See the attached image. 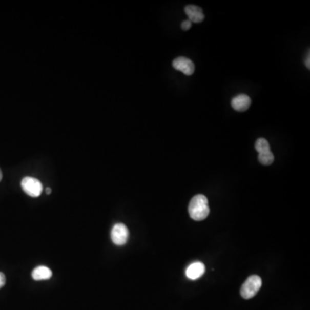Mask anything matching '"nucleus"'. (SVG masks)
Instances as JSON below:
<instances>
[{
    "instance_id": "1",
    "label": "nucleus",
    "mask_w": 310,
    "mask_h": 310,
    "mask_svg": "<svg viewBox=\"0 0 310 310\" xmlns=\"http://www.w3.org/2000/svg\"><path fill=\"white\" fill-rule=\"evenodd\" d=\"M191 218L195 221H202L207 218L210 214V207L207 197L203 195H197L192 197L188 207Z\"/></svg>"
},
{
    "instance_id": "2",
    "label": "nucleus",
    "mask_w": 310,
    "mask_h": 310,
    "mask_svg": "<svg viewBox=\"0 0 310 310\" xmlns=\"http://www.w3.org/2000/svg\"><path fill=\"white\" fill-rule=\"evenodd\" d=\"M261 278L257 275L250 276L240 288V295L244 299H251L256 296L261 288Z\"/></svg>"
},
{
    "instance_id": "3",
    "label": "nucleus",
    "mask_w": 310,
    "mask_h": 310,
    "mask_svg": "<svg viewBox=\"0 0 310 310\" xmlns=\"http://www.w3.org/2000/svg\"><path fill=\"white\" fill-rule=\"evenodd\" d=\"M24 192L30 197H37L43 192V184L37 178L25 177L21 182Z\"/></svg>"
},
{
    "instance_id": "4",
    "label": "nucleus",
    "mask_w": 310,
    "mask_h": 310,
    "mask_svg": "<svg viewBox=\"0 0 310 310\" xmlns=\"http://www.w3.org/2000/svg\"><path fill=\"white\" fill-rule=\"evenodd\" d=\"M129 230L123 223H116L111 230V240L116 245H123L129 239Z\"/></svg>"
},
{
    "instance_id": "5",
    "label": "nucleus",
    "mask_w": 310,
    "mask_h": 310,
    "mask_svg": "<svg viewBox=\"0 0 310 310\" xmlns=\"http://www.w3.org/2000/svg\"><path fill=\"white\" fill-rule=\"evenodd\" d=\"M173 68L176 70L180 71L185 75H192L194 73V63L185 57H178L176 58L173 62Z\"/></svg>"
},
{
    "instance_id": "6",
    "label": "nucleus",
    "mask_w": 310,
    "mask_h": 310,
    "mask_svg": "<svg viewBox=\"0 0 310 310\" xmlns=\"http://www.w3.org/2000/svg\"><path fill=\"white\" fill-rule=\"evenodd\" d=\"M204 272V264L201 262H194L187 267L185 272L186 277L191 280H197L203 275Z\"/></svg>"
},
{
    "instance_id": "7",
    "label": "nucleus",
    "mask_w": 310,
    "mask_h": 310,
    "mask_svg": "<svg viewBox=\"0 0 310 310\" xmlns=\"http://www.w3.org/2000/svg\"><path fill=\"white\" fill-rule=\"evenodd\" d=\"M251 102V98L248 97L247 95L240 94L233 98L231 105L235 111L242 112L250 107Z\"/></svg>"
},
{
    "instance_id": "8",
    "label": "nucleus",
    "mask_w": 310,
    "mask_h": 310,
    "mask_svg": "<svg viewBox=\"0 0 310 310\" xmlns=\"http://www.w3.org/2000/svg\"><path fill=\"white\" fill-rule=\"evenodd\" d=\"M184 11H185L186 15L189 17V21L192 23L198 24V23L202 22V20L204 19V15H203L202 9L198 6L190 5V6H186Z\"/></svg>"
},
{
    "instance_id": "9",
    "label": "nucleus",
    "mask_w": 310,
    "mask_h": 310,
    "mask_svg": "<svg viewBox=\"0 0 310 310\" xmlns=\"http://www.w3.org/2000/svg\"><path fill=\"white\" fill-rule=\"evenodd\" d=\"M52 277V271L49 267L40 265L35 268L32 272V278L34 280H47Z\"/></svg>"
},
{
    "instance_id": "10",
    "label": "nucleus",
    "mask_w": 310,
    "mask_h": 310,
    "mask_svg": "<svg viewBox=\"0 0 310 310\" xmlns=\"http://www.w3.org/2000/svg\"><path fill=\"white\" fill-rule=\"evenodd\" d=\"M255 149L259 154L271 151L270 144L264 138H259L255 143Z\"/></svg>"
},
{
    "instance_id": "11",
    "label": "nucleus",
    "mask_w": 310,
    "mask_h": 310,
    "mask_svg": "<svg viewBox=\"0 0 310 310\" xmlns=\"http://www.w3.org/2000/svg\"><path fill=\"white\" fill-rule=\"evenodd\" d=\"M259 161L264 166H270L273 164L274 161V155H273L272 151L265 152V153H262V154H259Z\"/></svg>"
},
{
    "instance_id": "12",
    "label": "nucleus",
    "mask_w": 310,
    "mask_h": 310,
    "mask_svg": "<svg viewBox=\"0 0 310 310\" xmlns=\"http://www.w3.org/2000/svg\"><path fill=\"white\" fill-rule=\"evenodd\" d=\"M192 23L189 20H185V21H183L182 23V25H181V28L183 29V30H188L192 28Z\"/></svg>"
},
{
    "instance_id": "13",
    "label": "nucleus",
    "mask_w": 310,
    "mask_h": 310,
    "mask_svg": "<svg viewBox=\"0 0 310 310\" xmlns=\"http://www.w3.org/2000/svg\"><path fill=\"white\" fill-rule=\"evenodd\" d=\"M6 276L3 273H0V288L4 287V285L6 284Z\"/></svg>"
},
{
    "instance_id": "14",
    "label": "nucleus",
    "mask_w": 310,
    "mask_h": 310,
    "mask_svg": "<svg viewBox=\"0 0 310 310\" xmlns=\"http://www.w3.org/2000/svg\"><path fill=\"white\" fill-rule=\"evenodd\" d=\"M310 59L309 53H307V58H306V59H305V64H306V67H307V68H308V69H309V68H310V63H309L310 59Z\"/></svg>"
},
{
    "instance_id": "15",
    "label": "nucleus",
    "mask_w": 310,
    "mask_h": 310,
    "mask_svg": "<svg viewBox=\"0 0 310 310\" xmlns=\"http://www.w3.org/2000/svg\"><path fill=\"white\" fill-rule=\"evenodd\" d=\"M46 193L47 194H49V193H51V189H50V188H47Z\"/></svg>"
},
{
    "instance_id": "16",
    "label": "nucleus",
    "mask_w": 310,
    "mask_h": 310,
    "mask_svg": "<svg viewBox=\"0 0 310 310\" xmlns=\"http://www.w3.org/2000/svg\"><path fill=\"white\" fill-rule=\"evenodd\" d=\"M2 178H3V174H2V172L0 170V181L2 180Z\"/></svg>"
}]
</instances>
